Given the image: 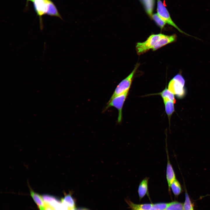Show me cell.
I'll list each match as a JSON object with an SVG mask.
<instances>
[{"label": "cell", "mask_w": 210, "mask_h": 210, "mask_svg": "<svg viewBox=\"0 0 210 210\" xmlns=\"http://www.w3.org/2000/svg\"><path fill=\"white\" fill-rule=\"evenodd\" d=\"M157 10L158 14L167 24L174 27L180 32L189 35L181 30L173 22L165 6L161 0H157Z\"/></svg>", "instance_id": "obj_5"}, {"label": "cell", "mask_w": 210, "mask_h": 210, "mask_svg": "<svg viewBox=\"0 0 210 210\" xmlns=\"http://www.w3.org/2000/svg\"><path fill=\"white\" fill-rule=\"evenodd\" d=\"M72 209L69 207L61 202L60 210H71Z\"/></svg>", "instance_id": "obj_22"}, {"label": "cell", "mask_w": 210, "mask_h": 210, "mask_svg": "<svg viewBox=\"0 0 210 210\" xmlns=\"http://www.w3.org/2000/svg\"><path fill=\"white\" fill-rule=\"evenodd\" d=\"M30 195L35 203L37 205L39 210H44L45 206L41 196L35 192L29 186Z\"/></svg>", "instance_id": "obj_11"}, {"label": "cell", "mask_w": 210, "mask_h": 210, "mask_svg": "<svg viewBox=\"0 0 210 210\" xmlns=\"http://www.w3.org/2000/svg\"><path fill=\"white\" fill-rule=\"evenodd\" d=\"M77 210H89V209L84 208H80L78 209Z\"/></svg>", "instance_id": "obj_24"}, {"label": "cell", "mask_w": 210, "mask_h": 210, "mask_svg": "<svg viewBox=\"0 0 210 210\" xmlns=\"http://www.w3.org/2000/svg\"><path fill=\"white\" fill-rule=\"evenodd\" d=\"M151 18L161 29H162L164 27L166 24V22L160 17L157 13L153 14Z\"/></svg>", "instance_id": "obj_20"}, {"label": "cell", "mask_w": 210, "mask_h": 210, "mask_svg": "<svg viewBox=\"0 0 210 210\" xmlns=\"http://www.w3.org/2000/svg\"><path fill=\"white\" fill-rule=\"evenodd\" d=\"M170 189L175 196H178L181 193L182 188L181 185L176 178L172 183L170 186Z\"/></svg>", "instance_id": "obj_15"}, {"label": "cell", "mask_w": 210, "mask_h": 210, "mask_svg": "<svg viewBox=\"0 0 210 210\" xmlns=\"http://www.w3.org/2000/svg\"><path fill=\"white\" fill-rule=\"evenodd\" d=\"M165 111L169 120L174 112V103L171 101L167 100H163Z\"/></svg>", "instance_id": "obj_14"}, {"label": "cell", "mask_w": 210, "mask_h": 210, "mask_svg": "<svg viewBox=\"0 0 210 210\" xmlns=\"http://www.w3.org/2000/svg\"><path fill=\"white\" fill-rule=\"evenodd\" d=\"M129 90L124 93L110 98L104 109L105 111L109 108L113 107L117 108L118 111V122L120 123L122 120V111L124 102L128 95Z\"/></svg>", "instance_id": "obj_2"}, {"label": "cell", "mask_w": 210, "mask_h": 210, "mask_svg": "<svg viewBox=\"0 0 210 210\" xmlns=\"http://www.w3.org/2000/svg\"><path fill=\"white\" fill-rule=\"evenodd\" d=\"M183 204L176 201L169 203L165 210H183Z\"/></svg>", "instance_id": "obj_18"}, {"label": "cell", "mask_w": 210, "mask_h": 210, "mask_svg": "<svg viewBox=\"0 0 210 210\" xmlns=\"http://www.w3.org/2000/svg\"><path fill=\"white\" fill-rule=\"evenodd\" d=\"M162 34H152L145 41L137 43L136 46L137 54L141 55L150 49H153Z\"/></svg>", "instance_id": "obj_3"}, {"label": "cell", "mask_w": 210, "mask_h": 210, "mask_svg": "<svg viewBox=\"0 0 210 210\" xmlns=\"http://www.w3.org/2000/svg\"><path fill=\"white\" fill-rule=\"evenodd\" d=\"M158 94L161 95L163 100H167L173 102L174 103L176 102L174 94L171 92L166 87L161 92Z\"/></svg>", "instance_id": "obj_16"}, {"label": "cell", "mask_w": 210, "mask_h": 210, "mask_svg": "<svg viewBox=\"0 0 210 210\" xmlns=\"http://www.w3.org/2000/svg\"><path fill=\"white\" fill-rule=\"evenodd\" d=\"M149 178L146 177L140 182L138 187V192L141 200L148 193V183Z\"/></svg>", "instance_id": "obj_9"}, {"label": "cell", "mask_w": 210, "mask_h": 210, "mask_svg": "<svg viewBox=\"0 0 210 210\" xmlns=\"http://www.w3.org/2000/svg\"><path fill=\"white\" fill-rule=\"evenodd\" d=\"M46 14L52 16L58 17L63 20L56 7L50 0H47V10Z\"/></svg>", "instance_id": "obj_10"}, {"label": "cell", "mask_w": 210, "mask_h": 210, "mask_svg": "<svg viewBox=\"0 0 210 210\" xmlns=\"http://www.w3.org/2000/svg\"><path fill=\"white\" fill-rule=\"evenodd\" d=\"M183 210H194L193 205L186 189L185 200L183 204Z\"/></svg>", "instance_id": "obj_19"}, {"label": "cell", "mask_w": 210, "mask_h": 210, "mask_svg": "<svg viewBox=\"0 0 210 210\" xmlns=\"http://www.w3.org/2000/svg\"><path fill=\"white\" fill-rule=\"evenodd\" d=\"M33 2L35 10L40 17V27L42 30L43 26L41 17L46 14L47 10V0H34Z\"/></svg>", "instance_id": "obj_7"}, {"label": "cell", "mask_w": 210, "mask_h": 210, "mask_svg": "<svg viewBox=\"0 0 210 210\" xmlns=\"http://www.w3.org/2000/svg\"><path fill=\"white\" fill-rule=\"evenodd\" d=\"M177 38V36L175 34L170 35L163 34L154 47L153 50L155 51L165 45L175 42Z\"/></svg>", "instance_id": "obj_8"}, {"label": "cell", "mask_w": 210, "mask_h": 210, "mask_svg": "<svg viewBox=\"0 0 210 210\" xmlns=\"http://www.w3.org/2000/svg\"><path fill=\"white\" fill-rule=\"evenodd\" d=\"M126 202L130 207L133 210H149L153 205V204H136L129 200H127Z\"/></svg>", "instance_id": "obj_13"}, {"label": "cell", "mask_w": 210, "mask_h": 210, "mask_svg": "<svg viewBox=\"0 0 210 210\" xmlns=\"http://www.w3.org/2000/svg\"><path fill=\"white\" fill-rule=\"evenodd\" d=\"M167 139L165 140V149L167 154V164L166 169V178L168 185V190H170V186L173 181L176 178L175 172L171 163L167 148Z\"/></svg>", "instance_id": "obj_6"}, {"label": "cell", "mask_w": 210, "mask_h": 210, "mask_svg": "<svg viewBox=\"0 0 210 210\" xmlns=\"http://www.w3.org/2000/svg\"><path fill=\"white\" fill-rule=\"evenodd\" d=\"M148 15L151 18L153 15L155 0H140Z\"/></svg>", "instance_id": "obj_12"}, {"label": "cell", "mask_w": 210, "mask_h": 210, "mask_svg": "<svg viewBox=\"0 0 210 210\" xmlns=\"http://www.w3.org/2000/svg\"><path fill=\"white\" fill-rule=\"evenodd\" d=\"M61 202L70 208L75 207L74 200L70 193L66 195L64 197L61 199Z\"/></svg>", "instance_id": "obj_17"}, {"label": "cell", "mask_w": 210, "mask_h": 210, "mask_svg": "<svg viewBox=\"0 0 210 210\" xmlns=\"http://www.w3.org/2000/svg\"><path fill=\"white\" fill-rule=\"evenodd\" d=\"M185 80L180 74L176 75L169 81L168 89L179 98L184 96L185 94L184 86Z\"/></svg>", "instance_id": "obj_1"}, {"label": "cell", "mask_w": 210, "mask_h": 210, "mask_svg": "<svg viewBox=\"0 0 210 210\" xmlns=\"http://www.w3.org/2000/svg\"><path fill=\"white\" fill-rule=\"evenodd\" d=\"M139 65V64H136L130 74L120 83L116 88L110 98H112L129 90L133 77Z\"/></svg>", "instance_id": "obj_4"}, {"label": "cell", "mask_w": 210, "mask_h": 210, "mask_svg": "<svg viewBox=\"0 0 210 210\" xmlns=\"http://www.w3.org/2000/svg\"><path fill=\"white\" fill-rule=\"evenodd\" d=\"M28 0L33 1L34 0Z\"/></svg>", "instance_id": "obj_26"}, {"label": "cell", "mask_w": 210, "mask_h": 210, "mask_svg": "<svg viewBox=\"0 0 210 210\" xmlns=\"http://www.w3.org/2000/svg\"><path fill=\"white\" fill-rule=\"evenodd\" d=\"M45 204V206L44 210H55V209L49 204Z\"/></svg>", "instance_id": "obj_23"}, {"label": "cell", "mask_w": 210, "mask_h": 210, "mask_svg": "<svg viewBox=\"0 0 210 210\" xmlns=\"http://www.w3.org/2000/svg\"><path fill=\"white\" fill-rule=\"evenodd\" d=\"M168 203H160L153 204V206L155 210H165Z\"/></svg>", "instance_id": "obj_21"}, {"label": "cell", "mask_w": 210, "mask_h": 210, "mask_svg": "<svg viewBox=\"0 0 210 210\" xmlns=\"http://www.w3.org/2000/svg\"><path fill=\"white\" fill-rule=\"evenodd\" d=\"M71 210H76V209L75 207V208H72V209H71Z\"/></svg>", "instance_id": "obj_25"}]
</instances>
